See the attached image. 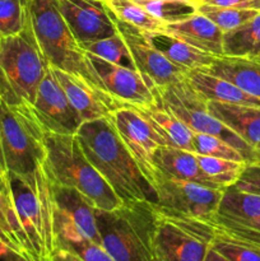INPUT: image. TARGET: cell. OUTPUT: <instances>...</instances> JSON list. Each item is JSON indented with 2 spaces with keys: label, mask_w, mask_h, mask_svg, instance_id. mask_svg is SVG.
<instances>
[{
  "label": "cell",
  "mask_w": 260,
  "mask_h": 261,
  "mask_svg": "<svg viewBox=\"0 0 260 261\" xmlns=\"http://www.w3.org/2000/svg\"><path fill=\"white\" fill-rule=\"evenodd\" d=\"M82 48L86 53L98 56V58L110 61L112 64L132 69V70H137V66L133 61L129 48H127L124 38L121 37L119 32L116 35L111 36V37L82 45Z\"/></svg>",
  "instance_id": "obj_31"
},
{
  "label": "cell",
  "mask_w": 260,
  "mask_h": 261,
  "mask_svg": "<svg viewBox=\"0 0 260 261\" xmlns=\"http://www.w3.org/2000/svg\"><path fill=\"white\" fill-rule=\"evenodd\" d=\"M0 138L8 172L37 188V173L45 162V129L28 103H8L0 97Z\"/></svg>",
  "instance_id": "obj_5"
},
{
  "label": "cell",
  "mask_w": 260,
  "mask_h": 261,
  "mask_svg": "<svg viewBox=\"0 0 260 261\" xmlns=\"http://www.w3.org/2000/svg\"><path fill=\"white\" fill-rule=\"evenodd\" d=\"M211 246L229 261H260L259 247L249 246L221 237H214Z\"/></svg>",
  "instance_id": "obj_36"
},
{
  "label": "cell",
  "mask_w": 260,
  "mask_h": 261,
  "mask_svg": "<svg viewBox=\"0 0 260 261\" xmlns=\"http://www.w3.org/2000/svg\"><path fill=\"white\" fill-rule=\"evenodd\" d=\"M0 239H3V240H4V241H7L8 244H10V245H12V246H14V244H13V242L10 241V239H9V237H8V234L5 233V232L3 231L2 228H0ZM15 249H17V247H15Z\"/></svg>",
  "instance_id": "obj_45"
},
{
  "label": "cell",
  "mask_w": 260,
  "mask_h": 261,
  "mask_svg": "<svg viewBox=\"0 0 260 261\" xmlns=\"http://www.w3.org/2000/svg\"><path fill=\"white\" fill-rule=\"evenodd\" d=\"M150 15L165 24L180 22L198 12V3L193 0H134Z\"/></svg>",
  "instance_id": "obj_30"
},
{
  "label": "cell",
  "mask_w": 260,
  "mask_h": 261,
  "mask_svg": "<svg viewBox=\"0 0 260 261\" xmlns=\"http://www.w3.org/2000/svg\"><path fill=\"white\" fill-rule=\"evenodd\" d=\"M51 184V182H50ZM53 205L63 212L83 236L101 245L93 204L82 193L73 188L58 186L51 184Z\"/></svg>",
  "instance_id": "obj_20"
},
{
  "label": "cell",
  "mask_w": 260,
  "mask_h": 261,
  "mask_svg": "<svg viewBox=\"0 0 260 261\" xmlns=\"http://www.w3.org/2000/svg\"><path fill=\"white\" fill-rule=\"evenodd\" d=\"M0 193L4 194L5 196L12 199L10 196V189H9V181H8V177H5L4 175L0 173Z\"/></svg>",
  "instance_id": "obj_42"
},
{
  "label": "cell",
  "mask_w": 260,
  "mask_h": 261,
  "mask_svg": "<svg viewBox=\"0 0 260 261\" xmlns=\"http://www.w3.org/2000/svg\"><path fill=\"white\" fill-rule=\"evenodd\" d=\"M209 112L260 154V109L208 101ZM255 162V161H254Z\"/></svg>",
  "instance_id": "obj_21"
},
{
  "label": "cell",
  "mask_w": 260,
  "mask_h": 261,
  "mask_svg": "<svg viewBox=\"0 0 260 261\" xmlns=\"http://www.w3.org/2000/svg\"><path fill=\"white\" fill-rule=\"evenodd\" d=\"M198 12L212 20L223 33L233 31L251 20L260 10L233 9L198 3Z\"/></svg>",
  "instance_id": "obj_32"
},
{
  "label": "cell",
  "mask_w": 260,
  "mask_h": 261,
  "mask_svg": "<svg viewBox=\"0 0 260 261\" xmlns=\"http://www.w3.org/2000/svg\"><path fill=\"white\" fill-rule=\"evenodd\" d=\"M205 71L226 79L246 93L260 98V64L251 59L218 56Z\"/></svg>",
  "instance_id": "obj_26"
},
{
  "label": "cell",
  "mask_w": 260,
  "mask_h": 261,
  "mask_svg": "<svg viewBox=\"0 0 260 261\" xmlns=\"http://www.w3.org/2000/svg\"><path fill=\"white\" fill-rule=\"evenodd\" d=\"M107 94L124 105L150 106L158 103V87L138 70L124 68L86 53Z\"/></svg>",
  "instance_id": "obj_13"
},
{
  "label": "cell",
  "mask_w": 260,
  "mask_h": 261,
  "mask_svg": "<svg viewBox=\"0 0 260 261\" xmlns=\"http://www.w3.org/2000/svg\"><path fill=\"white\" fill-rule=\"evenodd\" d=\"M0 228L8 234L14 246L23 254H25L24 236H23L19 221L15 214L13 201L2 193H0Z\"/></svg>",
  "instance_id": "obj_35"
},
{
  "label": "cell",
  "mask_w": 260,
  "mask_h": 261,
  "mask_svg": "<svg viewBox=\"0 0 260 261\" xmlns=\"http://www.w3.org/2000/svg\"><path fill=\"white\" fill-rule=\"evenodd\" d=\"M43 143V168L51 184L75 189L99 211H114L121 205L119 196L86 157L76 134L45 132Z\"/></svg>",
  "instance_id": "obj_3"
},
{
  "label": "cell",
  "mask_w": 260,
  "mask_h": 261,
  "mask_svg": "<svg viewBox=\"0 0 260 261\" xmlns=\"http://www.w3.org/2000/svg\"><path fill=\"white\" fill-rule=\"evenodd\" d=\"M235 188L246 193L260 195V166L246 165Z\"/></svg>",
  "instance_id": "obj_37"
},
{
  "label": "cell",
  "mask_w": 260,
  "mask_h": 261,
  "mask_svg": "<svg viewBox=\"0 0 260 261\" xmlns=\"http://www.w3.org/2000/svg\"><path fill=\"white\" fill-rule=\"evenodd\" d=\"M134 107L161 135L166 145L181 148V149L190 150L194 153V133L184 122H181L170 110L161 105L160 101L158 103L150 105V106Z\"/></svg>",
  "instance_id": "obj_25"
},
{
  "label": "cell",
  "mask_w": 260,
  "mask_h": 261,
  "mask_svg": "<svg viewBox=\"0 0 260 261\" xmlns=\"http://www.w3.org/2000/svg\"><path fill=\"white\" fill-rule=\"evenodd\" d=\"M28 23V0H0V37L22 32Z\"/></svg>",
  "instance_id": "obj_33"
},
{
  "label": "cell",
  "mask_w": 260,
  "mask_h": 261,
  "mask_svg": "<svg viewBox=\"0 0 260 261\" xmlns=\"http://www.w3.org/2000/svg\"><path fill=\"white\" fill-rule=\"evenodd\" d=\"M144 32L153 46L168 61L185 70L186 73L193 70H208L217 58L188 45L166 31H155V32L144 31Z\"/></svg>",
  "instance_id": "obj_23"
},
{
  "label": "cell",
  "mask_w": 260,
  "mask_h": 261,
  "mask_svg": "<svg viewBox=\"0 0 260 261\" xmlns=\"http://www.w3.org/2000/svg\"><path fill=\"white\" fill-rule=\"evenodd\" d=\"M28 15L36 40L48 64L105 92L86 51L64 20L58 0H28Z\"/></svg>",
  "instance_id": "obj_4"
},
{
  "label": "cell",
  "mask_w": 260,
  "mask_h": 261,
  "mask_svg": "<svg viewBox=\"0 0 260 261\" xmlns=\"http://www.w3.org/2000/svg\"><path fill=\"white\" fill-rule=\"evenodd\" d=\"M0 173L8 177V168L7 163H5L4 152H3V145H2V138H0Z\"/></svg>",
  "instance_id": "obj_43"
},
{
  "label": "cell",
  "mask_w": 260,
  "mask_h": 261,
  "mask_svg": "<svg viewBox=\"0 0 260 261\" xmlns=\"http://www.w3.org/2000/svg\"><path fill=\"white\" fill-rule=\"evenodd\" d=\"M247 58L251 59V60L256 61V63H259V64H260V48H259V50L255 51V53H252L251 55L247 56Z\"/></svg>",
  "instance_id": "obj_44"
},
{
  "label": "cell",
  "mask_w": 260,
  "mask_h": 261,
  "mask_svg": "<svg viewBox=\"0 0 260 261\" xmlns=\"http://www.w3.org/2000/svg\"><path fill=\"white\" fill-rule=\"evenodd\" d=\"M206 224L214 237L260 249V195L228 186Z\"/></svg>",
  "instance_id": "obj_10"
},
{
  "label": "cell",
  "mask_w": 260,
  "mask_h": 261,
  "mask_svg": "<svg viewBox=\"0 0 260 261\" xmlns=\"http://www.w3.org/2000/svg\"><path fill=\"white\" fill-rule=\"evenodd\" d=\"M76 138L82 150L122 203H157V193L120 139L109 119L86 121Z\"/></svg>",
  "instance_id": "obj_1"
},
{
  "label": "cell",
  "mask_w": 260,
  "mask_h": 261,
  "mask_svg": "<svg viewBox=\"0 0 260 261\" xmlns=\"http://www.w3.org/2000/svg\"><path fill=\"white\" fill-rule=\"evenodd\" d=\"M110 10L117 19L134 25L147 32L165 31L166 24L162 20L150 15L147 10L134 0H106Z\"/></svg>",
  "instance_id": "obj_28"
},
{
  "label": "cell",
  "mask_w": 260,
  "mask_h": 261,
  "mask_svg": "<svg viewBox=\"0 0 260 261\" xmlns=\"http://www.w3.org/2000/svg\"><path fill=\"white\" fill-rule=\"evenodd\" d=\"M53 69L59 83L61 84L69 101L76 110L83 122L103 117L107 119L115 110L125 106L124 103L112 98L106 92L93 88L82 79L56 68Z\"/></svg>",
  "instance_id": "obj_17"
},
{
  "label": "cell",
  "mask_w": 260,
  "mask_h": 261,
  "mask_svg": "<svg viewBox=\"0 0 260 261\" xmlns=\"http://www.w3.org/2000/svg\"><path fill=\"white\" fill-rule=\"evenodd\" d=\"M32 109L40 124L47 133L75 135L83 124L81 116L59 83L51 65L47 68L38 87Z\"/></svg>",
  "instance_id": "obj_14"
},
{
  "label": "cell",
  "mask_w": 260,
  "mask_h": 261,
  "mask_svg": "<svg viewBox=\"0 0 260 261\" xmlns=\"http://www.w3.org/2000/svg\"><path fill=\"white\" fill-rule=\"evenodd\" d=\"M13 206L24 236L25 255L32 261H51L55 251L51 184L43 165L33 189L20 176L8 172Z\"/></svg>",
  "instance_id": "obj_6"
},
{
  "label": "cell",
  "mask_w": 260,
  "mask_h": 261,
  "mask_svg": "<svg viewBox=\"0 0 260 261\" xmlns=\"http://www.w3.org/2000/svg\"><path fill=\"white\" fill-rule=\"evenodd\" d=\"M204 261H229V260L226 259L223 255L219 254L216 249H213V247L211 246L209 247L208 252H206L205 257H204Z\"/></svg>",
  "instance_id": "obj_41"
},
{
  "label": "cell",
  "mask_w": 260,
  "mask_h": 261,
  "mask_svg": "<svg viewBox=\"0 0 260 261\" xmlns=\"http://www.w3.org/2000/svg\"><path fill=\"white\" fill-rule=\"evenodd\" d=\"M48 66L28 15L22 32L0 37V97L8 103L32 106Z\"/></svg>",
  "instance_id": "obj_7"
},
{
  "label": "cell",
  "mask_w": 260,
  "mask_h": 261,
  "mask_svg": "<svg viewBox=\"0 0 260 261\" xmlns=\"http://www.w3.org/2000/svg\"><path fill=\"white\" fill-rule=\"evenodd\" d=\"M155 212L166 217L208 223L218 208L224 189H212L157 173L154 182Z\"/></svg>",
  "instance_id": "obj_9"
},
{
  "label": "cell",
  "mask_w": 260,
  "mask_h": 261,
  "mask_svg": "<svg viewBox=\"0 0 260 261\" xmlns=\"http://www.w3.org/2000/svg\"><path fill=\"white\" fill-rule=\"evenodd\" d=\"M51 261H83L79 259L76 255L71 254V252L65 251V250H55L51 256Z\"/></svg>",
  "instance_id": "obj_40"
},
{
  "label": "cell",
  "mask_w": 260,
  "mask_h": 261,
  "mask_svg": "<svg viewBox=\"0 0 260 261\" xmlns=\"http://www.w3.org/2000/svg\"><path fill=\"white\" fill-rule=\"evenodd\" d=\"M193 2H195V3H198V2H200V0H193Z\"/></svg>",
  "instance_id": "obj_47"
},
{
  "label": "cell",
  "mask_w": 260,
  "mask_h": 261,
  "mask_svg": "<svg viewBox=\"0 0 260 261\" xmlns=\"http://www.w3.org/2000/svg\"><path fill=\"white\" fill-rule=\"evenodd\" d=\"M196 160L206 177L221 189L233 186L246 166L245 162L209 157V155L196 154Z\"/></svg>",
  "instance_id": "obj_29"
},
{
  "label": "cell",
  "mask_w": 260,
  "mask_h": 261,
  "mask_svg": "<svg viewBox=\"0 0 260 261\" xmlns=\"http://www.w3.org/2000/svg\"><path fill=\"white\" fill-rule=\"evenodd\" d=\"M58 7L81 46L119 32L115 15L105 0H58Z\"/></svg>",
  "instance_id": "obj_16"
},
{
  "label": "cell",
  "mask_w": 260,
  "mask_h": 261,
  "mask_svg": "<svg viewBox=\"0 0 260 261\" xmlns=\"http://www.w3.org/2000/svg\"><path fill=\"white\" fill-rule=\"evenodd\" d=\"M260 48V12L233 31L223 33V56L247 58Z\"/></svg>",
  "instance_id": "obj_27"
},
{
  "label": "cell",
  "mask_w": 260,
  "mask_h": 261,
  "mask_svg": "<svg viewBox=\"0 0 260 261\" xmlns=\"http://www.w3.org/2000/svg\"><path fill=\"white\" fill-rule=\"evenodd\" d=\"M158 101L193 133L221 138L244 155L246 165L254 163L255 150L209 112L206 106L208 99L191 86L188 76L180 82L158 88Z\"/></svg>",
  "instance_id": "obj_8"
},
{
  "label": "cell",
  "mask_w": 260,
  "mask_h": 261,
  "mask_svg": "<svg viewBox=\"0 0 260 261\" xmlns=\"http://www.w3.org/2000/svg\"><path fill=\"white\" fill-rule=\"evenodd\" d=\"M251 165H257V166H260V154L256 155V158H255V162L251 163Z\"/></svg>",
  "instance_id": "obj_46"
},
{
  "label": "cell",
  "mask_w": 260,
  "mask_h": 261,
  "mask_svg": "<svg viewBox=\"0 0 260 261\" xmlns=\"http://www.w3.org/2000/svg\"><path fill=\"white\" fill-rule=\"evenodd\" d=\"M116 28L124 38L130 51L137 70L145 78L150 79L158 88L176 83L186 78L188 73L168 61L153 46L143 30L125 23L115 17Z\"/></svg>",
  "instance_id": "obj_15"
},
{
  "label": "cell",
  "mask_w": 260,
  "mask_h": 261,
  "mask_svg": "<svg viewBox=\"0 0 260 261\" xmlns=\"http://www.w3.org/2000/svg\"><path fill=\"white\" fill-rule=\"evenodd\" d=\"M186 76L191 86L208 101L260 109V98L246 93L236 84L226 79L213 75L205 70L189 71Z\"/></svg>",
  "instance_id": "obj_24"
},
{
  "label": "cell",
  "mask_w": 260,
  "mask_h": 261,
  "mask_svg": "<svg viewBox=\"0 0 260 261\" xmlns=\"http://www.w3.org/2000/svg\"><path fill=\"white\" fill-rule=\"evenodd\" d=\"M101 245L115 261H161L155 247L157 212L152 203H122L94 212Z\"/></svg>",
  "instance_id": "obj_2"
},
{
  "label": "cell",
  "mask_w": 260,
  "mask_h": 261,
  "mask_svg": "<svg viewBox=\"0 0 260 261\" xmlns=\"http://www.w3.org/2000/svg\"><path fill=\"white\" fill-rule=\"evenodd\" d=\"M165 31L198 50L217 58L223 56V32L201 13L196 12L186 19L166 24Z\"/></svg>",
  "instance_id": "obj_18"
},
{
  "label": "cell",
  "mask_w": 260,
  "mask_h": 261,
  "mask_svg": "<svg viewBox=\"0 0 260 261\" xmlns=\"http://www.w3.org/2000/svg\"><path fill=\"white\" fill-rule=\"evenodd\" d=\"M193 148L195 154L200 155H209V157H216V158H224V160L229 161H237V162H245L244 155L222 140L221 138L214 137V135L209 134H201V133H194L193 138Z\"/></svg>",
  "instance_id": "obj_34"
},
{
  "label": "cell",
  "mask_w": 260,
  "mask_h": 261,
  "mask_svg": "<svg viewBox=\"0 0 260 261\" xmlns=\"http://www.w3.org/2000/svg\"><path fill=\"white\" fill-rule=\"evenodd\" d=\"M53 223L55 250H65L83 261H115L102 245L83 236L73 222L54 205Z\"/></svg>",
  "instance_id": "obj_22"
},
{
  "label": "cell",
  "mask_w": 260,
  "mask_h": 261,
  "mask_svg": "<svg viewBox=\"0 0 260 261\" xmlns=\"http://www.w3.org/2000/svg\"><path fill=\"white\" fill-rule=\"evenodd\" d=\"M105 2H106V0H105Z\"/></svg>",
  "instance_id": "obj_48"
},
{
  "label": "cell",
  "mask_w": 260,
  "mask_h": 261,
  "mask_svg": "<svg viewBox=\"0 0 260 261\" xmlns=\"http://www.w3.org/2000/svg\"><path fill=\"white\" fill-rule=\"evenodd\" d=\"M198 3L233 9H254L260 10V0H200Z\"/></svg>",
  "instance_id": "obj_38"
},
{
  "label": "cell",
  "mask_w": 260,
  "mask_h": 261,
  "mask_svg": "<svg viewBox=\"0 0 260 261\" xmlns=\"http://www.w3.org/2000/svg\"><path fill=\"white\" fill-rule=\"evenodd\" d=\"M0 261H32L25 254L0 239Z\"/></svg>",
  "instance_id": "obj_39"
},
{
  "label": "cell",
  "mask_w": 260,
  "mask_h": 261,
  "mask_svg": "<svg viewBox=\"0 0 260 261\" xmlns=\"http://www.w3.org/2000/svg\"><path fill=\"white\" fill-rule=\"evenodd\" d=\"M155 170L163 176L175 180L189 181L212 189H221L209 180L201 171L195 153L171 145H161L153 155Z\"/></svg>",
  "instance_id": "obj_19"
},
{
  "label": "cell",
  "mask_w": 260,
  "mask_h": 261,
  "mask_svg": "<svg viewBox=\"0 0 260 261\" xmlns=\"http://www.w3.org/2000/svg\"><path fill=\"white\" fill-rule=\"evenodd\" d=\"M157 216L155 247L161 261H204L214 239L208 224Z\"/></svg>",
  "instance_id": "obj_11"
},
{
  "label": "cell",
  "mask_w": 260,
  "mask_h": 261,
  "mask_svg": "<svg viewBox=\"0 0 260 261\" xmlns=\"http://www.w3.org/2000/svg\"><path fill=\"white\" fill-rule=\"evenodd\" d=\"M107 119L114 125L120 139L139 166L144 177L154 188L158 171L153 165V155L158 147L166 145L161 135L132 105H125L115 110Z\"/></svg>",
  "instance_id": "obj_12"
}]
</instances>
